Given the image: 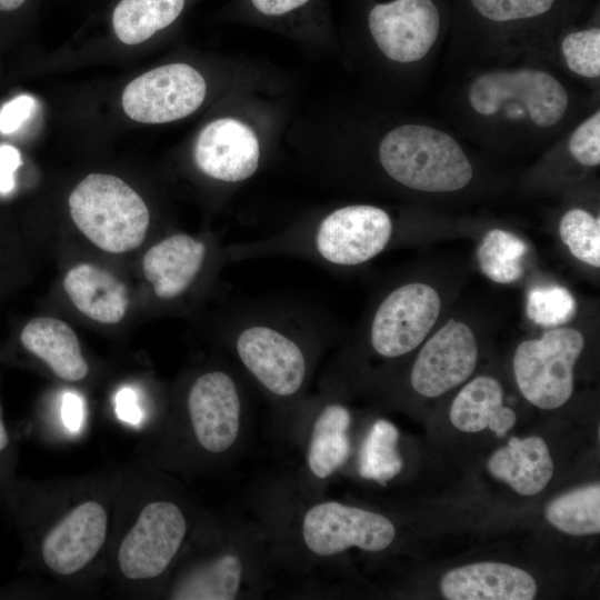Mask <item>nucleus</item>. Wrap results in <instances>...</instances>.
Instances as JSON below:
<instances>
[{"label":"nucleus","mask_w":600,"mask_h":600,"mask_svg":"<svg viewBox=\"0 0 600 600\" xmlns=\"http://www.w3.org/2000/svg\"><path fill=\"white\" fill-rule=\"evenodd\" d=\"M556 0H471L476 10L491 21L528 19L547 12Z\"/></svg>","instance_id":"nucleus-31"},{"label":"nucleus","mask_w":600,"mask_h":600,"mask_svg":"<svg viewBox=\"0 0 600 600\" xmlns=\"http://www.w3.org/2000/svg\"><path fill=\"white\" fill-rule=\"evenodd\" d=\"M440 309V297L429 284L412 282L398 287L374 312L370 327L371 347L386 358L409 353L424 340Z\"/></svg>","instance_id":"nucleus-8"},{"label":"nucleus","mask_w":600,"mask_h":600,"mask_svg":"<svg viewBox=\"0 0 600 600\" xmlns=\"http://www.w3.org/2000/svg\"><path fill=\"white\" fill-rule=\"evenodd\" d=\"M240 397L233 379L223 371L200 376L188 394V410L199 443L213 453L236 441L240 426Z\"/></svg>","instance_id":"nucleus-13"},{"label":"nucleus","mask_w":600,"mask_h":600,"mask_svg":"<svg viewBox=\"0 0 600 600\" xmlns=\"http://www.w3.org/2000/svg\"><path fill=\"white\" fill-rule=\"evenodd\" d=\"M186 530L178 506L169 501L148 503L120 544V570L132 580L160 576L179 550Z\"/></svg>","instance_id":"nucleus-10"},{"label":"nucleus","mask_w":600,"mask_h":600,"mask_svg":"<svg viewBox=\"0 0 600 600\" xmlns=\"http://www.w3.org/2000/svg\"><path fill=\"white\" fill-rule=\"evenodd\" d=\"M441 592L449 600H531L537 583L523 569L479 562L449 571L441 580Z\"/></svg>","instance_id":"nucleus-16"},{"label":"nucleus","mask_w":600,"mask_h":600,"mask_svg":"<svg viewBox=\"0 0 600 600\" xmlns=\"http://www.w3.org/2000/svg\"><path fill=\"white\" fill-rule=\"evenodd\" d=\"M238 329L236 351L247 370L276 396L297 393L307 376V359L286 327L256 320Z\"/></svg>","instance_id":"nucleus-7"},{"label":"nucleus","mask_w":600,"mask_h":600,"mask_svg":"<svg viewBox=\"0 0 600 600\" xmlns=\"http://www.w3.org/2000/svg\"><path fill=\"white\" fill-rule=\"evenodd\" d=\"M116 412L119 419L138 424L142 419V412L138 403V396L131 388H122L114 398Z\"/></svg>","instance_id":"nucleus-36"},{"label":"nucleus","mask_w":600,"mask_h":600,"mask_svg":"<svg viewBox=\"0 0 600 600\" xmlns=\"http://www.w3.org/2000/svg\"><path fill=\"white\" fill-rule=\"evenodd\" d=\"M24 2L26 0H0V11H13Z\"/></svg>","instance_id":"nucleus-39"},{"label":"nucleus","mask_w":600,"mask_h":600,"mask_svg":"<svg viewBox=\"0 0 600 600\" xmlns=\"http://www.w3.org/2000/svg\"><path fill=\"white\" fill-rule=\"evenodd\" d=\"M61 417L64 426L72 432H78L84 418L83 399L74 392H66L61 402Z\"/></svg>","instance_id":"nucleus-35"},{"label":"nucleus","mask_w":600,"mask_h":600,"mask_svg":"<svg viewBox=\"0 0 600 600\" xmlns=\"http://www.w3.org/2000/svg\"><path fill=\"white\" fill-rule=\"evenodd\" d=\"M68 202L74 224L103 251L123 253L144 241L150 222L148 207L120 178L88 174L72 190Z\"/></svg>","instance_id":"nucleus-2"},{"label":"nucleus","mask_w":600,"mask_h":600,"mask_svg":"<svg viewBox=\"0 0 600 600\" xmlns=\"http://www.w3.org/2000/svg\"><path fill=\"white\" fill-rule=\"evenodd\" d=\"M193 157L198 168L210 178L240 182L258 169L260 147L249 126L233 118H221L200 131Z\"/></svg>","instance_id":"nucleus-14"},{"label":"nucleus","mask_w":600,"mask_h":600,"mask_svg":"<svg viewBox=\"0 0 600 600\" xmlns=\"http://www.w3.org/2000/svg\"><path fill=\"white\" fill-rule=\"evenodd\" d=\"M478 360V343L463 322L448 320L422 347L412 367L413 390L436 398L464 382Z\"/></svg>","instance_id":"nucleus-12"},{"label":"nucleus","mask_w":600,"mask_h":600,"mask_svg":"<svg viewBox=\"0 0 600 600\" xmlns=\"http://www.w3.org/2000/svg\"><path fill=\"white\" fill-rule=\"evenodd\" d=\"M36 110V100L29 94H20L7 102L0 110V132L4 134L18 130Z\"/></svg>","instance_id":"nucleus-33"},{"label":"nucleus","mask_w":600,"mask_h":600,"mask_svg":"<svg viewBox=\"0 0 600 600\" xmlns=\"http://www.w3.org/2000/svg\"><path fill=\"white\" fill-rule=\"evenodd\" d=\"M577 311L570 291L561 286L532 288L527 298L528 318L542 327H557L569 322Z\"/></svg>","instance_id":"nucleus-29"},{"label":"nucleus","mask_w":600,"mask_h":600,"mask_svg":"<svg viewBox=\"0 0 600 600\" xmlns=\"http://www.w3.org/2000/svg\"><path fill=\"white\" fill-rule=\"evenodd\" d=\"M571 156L582 166L600 163V112H594L572 132L569 143Z\"/></svg>","instance_id":"nucleus-32"},{"label":"nucleus","mask_w":600,"mask_h":600,"mask_svg":"<svg viewBox=\"0 0 600 600\" xmlns=\"http://www.w3.org/2000/svg\"><path fill=\"white\" fill-rule=\"evenodd\" d=\"M309 0H251L254 9L268 17H281L303 7Z\"/></svg>","instance_id":"nucleus-37"},{"label":"nucleus","mask_w":600,"mask_h":600,"mask_svg":"<svg viewBox=\"0 0 600 600\" xmlns=\"http://www.w3.org/2000/svg\"><path fill=\"white\" fill-rule=\"evenodd\" d=\"M392 236L390 216L370 204H352L328 213L309 238L311 251L323 262L350 267L378 256Z\"/></svg>","instance_id":"nucleus-5"},{"label":"nucleus","mask_w":600,"mask_h":600,"mask_svg":"<svg viewBox=\"0 0 600 600\" xmlns=\"http://www.w3.org/2000/svg\"><path fill=\"white\" fill-rule=\"evenodd\" d=\"M21 164L19 151L8 144H0V194H8L14 188V173Z\"/></svg>","instance_id":"nucleus-34"},{"label":"nucleus","mask_w":600,"mask_h":600,"mask_svg":"<svg viewBox=\"0 0 600 600\" xmlns=\"http://www.w3.org/2000/svg\"><path fill=\"white\" fill-rule=\"evenodd\" d=\"M489 472L522 496L542 491L553 474V462L544 440L538 436L511 437L488 461Z\"/></svg>","instance_id":"nucleus-19"},{"label":"nucleus","mask_w":600,"mask_h":600,"mask_svg":"<svg viewBox=\"0 0 600 600\" xmlns=\"http://www.w3.org/2000/svg\"><path fill=\"white\" fill-rule=\"evenodd\" d=\"M349 424V411L338 403L328 404L317 417L308 451V464L316 477H329L347 460Z\"/></svg>","instance_id":"nucleus-22"},{"label":"nucleus","mask_w":600,"mask_h":600,"mask_svg":"<svg viewBox=\"0 0 600 600\" xmlns=\"http://www.w3.org/2000/svg\"><path fill=\"white\" fill-rule=\"evenodd\" d=\"M63 288L80 312L100 323L120 322L129 306L126 284L108 270L93 264L72 267L64 276Z\"/></svg>","instance_id":"nucleus-18"},{"label":"nucleus","mask_w":600,"mask_h":600,"mask_svg":"<svg viewBox=\"0 0 600 600\" xmlns=\"http://www.w3.org/2000/svg\"><path fill=\"white\" fill-rule=\"evenodd\" d=\"M450 421L463 432H479L489 428L503 437L516 424L514 411L503 406V390L499 381L480 376L467 383L454 398Z\"/></svg>","instance_id":"nucleus-21"},{"label":"nucleus","mask_w":600,"mask_h":600,"mask_svg":"<svg viewBox=\"0 0 600 600\" xmlns=\"http://www.w3.org/2000/svg\"><path fill=\"white\" fill-rule=\"evenodd\" d=\"M107 526L108 516L100 503L79 504L44 537L41 547L44 563L62 576L79 571L101 549Z\"/></svg>","instance_id":"nucleus-15"},{"label":"nucleus","mask_w":600,"mask_h":600,"mask_svg":"<svg viewBox=\"0 0 600 600\" xmlns=\"http://www.w3.org/2000/svg\"><path fill=\"white\" fill-rule=\"evenodd\" d=\"M469 102L481 116H493L508 102H520L531 121L541 128L557 124L569 98L550 73L537 69L494 70L477 77L469 88Z\"/></svg>","instance_id":"nucleus-4"},{"label":"nucleus","mask_w":600,"mask_h":600,"mask_svg":"<svg viewBox=\"0 0 600 600\" xmlns=\"http://www.w3.org/2000/svg\"><path fill=\"white\" fill-rule=\"evenodd\" d=\"M203 77L186 63L152 69L124 88L121 104L126 114L142 123H166L188 117L206 98Z\"/></svg>","instance_id":"nucleus-6"},{"label":"nucleus","mask_w":600,"mask_h":600,"mask_svg":"<svg viewBox=\"0 0 600 600\" xmlns=\"http://www.w3.org/2000/svg\"><path fill=\"white\" fill-rule=\"evenodd\" d=\"M394 534L392 522L384 516L336 501L312 507L302 523L306 546L323 557L351 547L380 551L391 544Z\"/></svg>","instance_id":"nucleus-9"},{"label":"nucleus","mask_w":600,"mask_h":600,"mask_svg":"<svg viewBox=\"0 0 600 600\" xmlns=\"http://www.w3.org/2000/svg\"><path fill=\"white\" fill-rule=\"evenodd\" d=\"M10 443L9 433L2 419V411L0 407V454L3 453Z\"/></svg>","instance_id":"nucleus-38"},{"label":"nucleus","mask_w":600,"mask_h":600,"mask_svg":"<svg viewBox=\"0 0 600 600\" xmlns=\"http://www.w3.org/2000/svg\"><path fill=\"white\" fill-rule=\"evenodd\" d=\"M561 51L568 68L586 78L600 74V30L591 28L564 37Z\"/></svg>","instance_id":"nucleus-30"},{"label":"nucleus","mask_w":600,"mask_h":600,"mask_svg":"<svg viewBox=\"0 0 600 600\" xmlns=\"http://www.w3.org/2000/svg\"><path fill=\"white\" fill-rule=\"evenodd\" d=\"M559 233L571 254L592 267H600V219L574 208L560 220Z\"/></svg>","instance_id":"nucleus-28"},{"label":"nucleus","mask_w":600,"mask_h":600,"mask_svg":"<svg viewBox=\"0 0 600 600\" xmlns=\"http://www.w3.org/2000/svg\"><path fill=\"white\" fill-rule=\"evenodd\" d=\"M241 574L240 559L231 553L223 554L184 578L171 598L232 600L239 591Z\"/></svg>","instance_id":"nucleus-24"},{"label":"nucleus","mask_w":600,"mask_h":600,"mask_svg":"<svg viewBox=\"0 0 600 600\" xmlns=\"http://www.w3.org/2000/svg\"><path fill=\"white\" fill-rule=\"evenodd\" d=\"M526 242L510 231L492 229L482 238L477 259L482 273L490 280L507 284L523 274Z\"/></svg>","instance_id":"nucleus-26"},{"label":"nucleus","mask_w":600,"mask_h":600,"mask_svg":"<svg viewBox=\"0 0 600 600\" xmlns=\"http://www.w3.org/2000/svg\"><path fill=\"white\" fill-rule=\"evenodd\" d=\"M368 24L387 58L409 63L424 58L434 44L440 16L432 0H392L372 8Z\"/></svg>","instance_id":"nucleus-11"},{"label":"nucleus","mask_w":600,"mask_h":600,"mask_svg":"<svg viewBox=\"0 0 600 600\" xmlns=\"http://www.w3.org/2000/svg\"><path fill=\"white\" fill-rule=\"evenodd\" d=\"M379 160L400 184L426 192H451L472 179V167L460 144L447 132L403 124L380 142Z\"/></svg>","instance_id":"nucleus-1"},{"label":"nucleus","mask_w":600,"mask_h":600,"mask_svg":"<svg viewBox=\"0 0 600 600\" xmlns=\"http://www.w3.org/2000/svg\"><path fill=\"white\" fill-rule=\"evenodd\" d=\"M398 441V429L387 420H377L361 446L360 476L381 484L394 478L403 464Z\"/></svg>","instance_id":"nucleus-27"},{"label":"nucleus","mask_w":600,"mask_h":600,"mask_svg":"<svg viewBox=\"0 0 600 600\" xmlns=\"http://www.w3.org/2000/svg\"><path fill=\"white\" fill-rule=\"evenodd\" d=\"M183 7L184 0H120L112 14L114 33L126 44L141 43L170 26Z\"/></svg>","instance_id":"nucleus-23"},{"label":"nucleus","mask_w":600,"mask_h":600,"mask_svg":"<svg viewBox=\"0 0 600 600\" xmlns=\"http://www.w3.org/2000/svg\"><path fill=\"white\" fill-rule=\"evenodd\" d=\"M24 349L41 359L61 379L80 381L88 374L76 332L64 321L51 317L30 320L21 331Z\"/></svg>","instance_id":"nucleus-20"},{"label":"nucleus","mask_w":600,"mask_h":600,"mask_svg":"<svg viewBox=\"0 0 600 600\" xmlns=\"http://www.w3.org/2000/svg\"><path fill=\"white\" fill-rule=\"evenodd\" d=\"M207 256L204 242L187 233L160 240L143 257L142 270L154 294L172 300L183 294L200 273Z\"/></svg>","instance_id":"nucleus-17"},{"label":"nucleus","mask_w":600,"mask_h":600,"mask_svg":"<svg viewBox=\"0 0 600 600\" xmlns=\"http://www.w3.org/2000/svg\"><path fill=\"white\" fill-rule=\"evenodd\" d=\"M583 347V336L572 328H556L540 339L521 342L513 356V372L522 396L544 410L563 406L572 394L573 367Z\"/></svg>","instance_id":"nucleus-3"},{"label":"nucleus","mask_w":600,"mask_h":600,"mask_svg":"<svg viewBox=\"0 0 600 600\" xmlns=\"http://www.w3.org/2000/svg\"><path fill=\"white\" fill-rule=\"evenodd\" d=\"M546 518L550 524L567 534L599 533V483L574 489L557 497L547 506Z\"/></svg>","instance_id":"nucleus-25"}]
</instances>
